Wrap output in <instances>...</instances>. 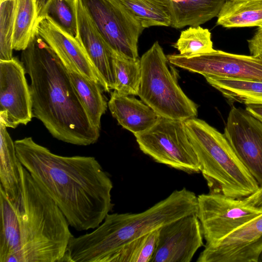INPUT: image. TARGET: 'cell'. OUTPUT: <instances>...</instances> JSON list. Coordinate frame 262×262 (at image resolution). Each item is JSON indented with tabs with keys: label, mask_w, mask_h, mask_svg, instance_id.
Segmentation results:
<instances>
[{
	"label": "cell",
	"mask_w": 262,
	"mask_h": 262,
	"mask_svg": "<svg viewBox=\"0 0 262 262\" xmlns=\"http://www.w3.org/2000/svg\"><path fill=\"white\" fill-rule=\"evenodd\" d=\"M14 144L21 164L76 230L95 229L112 210L113 183L95 157L56 155L31 137Z\"/></svg>",
	"instance_id": "1"
},
{
	"label": "cell",
	"mask_w": 262,
	"mask_h": 262,
	"mask_svg": "<svg viewBox=\"0 0 262 262\" xmlns=\"http://www.w3.org/2000/svg\"><path fill=\"white\" fill-rule=\"evenodd\" d=\"M21 61L31 80L33 117L60 141L80 146L96 143L100 129L91 121L63 63L37 32L22 51Z\"/></svg>",
	"instance_id": "2"
},
{
	"label": "cell",
	"mask_w": 262,
	"mask_h": 262,
	"mask_svg": "<svg viewBox=\"0 0 262 262\" xmlns=\"http://www.w3.org/2000/svg\"><path fill=\"white\" fill-rule=\"evenodd\" d=\"M197 211L198 196L183 188L142 212L108 213L93 231L71 238L63 262H110L130 242Z\"/></svg>",
	"instance_id": "3"
},
{
	"label": "cell",
	"mask_w": 262,
	"mask_h": 262,
	"mask_svg": "<svg viewBox=\"0 0 262 262\" xmlns=\"http://www.w3.org/2000/svg\"><path fill=\"white\" fill-rule=\"evenodd\" d=\"M17 207L20 246L12 262H62L71 238L69 224L55 202L20 162Z\"/></svg>",
	"instance_id": "4"
},
{
	"label": "cell",
	"mask_w": 262,
	"mask_h": 262,
	"mask_svg": "<svg viewBox=\"0 0 262 262\" xmlns=\"http://www.w3.org/2000/svg\"><path fill=\"white\" fill-rule=\"evenodd\" d=\"M184 125L209 192L241 199L257 190L258 183L224 134L196 117L184 121Z\"/></svg>",
	"instance_id": "5"
},
{
	"label": "cell",
	"mask_w": 262,
	"mask_h": 262,
	"mask_svg": "<svg viewBox=\"0 0 262 262\" xmlns=\"http://www.w3.org/2000/svg\"><path fill=\"white\" fill-rule=\"evenodd\" d=\"M138 96L159 116L185 121L196 117L198 106L179 86L167 56L158 41L140 58Z\"/></svg>",
	"instance_id": "6"
},
{
	"label": "cell",
	"mask_w": 262,
	"mask_h": 262,
	"mask_svg": "<svg viewBox=\"0 0 262 262\" xmlns=\"http://www.w3.org/2000/svg\"><path fill=\"white\" fill-rule=\"evenodd\" d=\"M134 136L140 150L155 162L189 174L200 172L184 121L160 117L150 128Z\"/></svg>",
	"instance_id": "7"
},
{
	"label": "cell",
	"mask_w": 262,
	"mask_h": 262,
	"mask_svg": "<svg viewBox=\"0 0 262 262\" xmlns=\"http://www.w3.org/2000/svg\"><path fill=\"white\" fill-rule=\"evenodd\" d=\"M104 41L114 52L139 58L138 41L144 28L121 0H81Z\"/></svg>",
	"instance_id": "8"
},
{
	"label": "cell",
	"mask_w": 262,
	"mask_h": 262,
	"mask_svg": "<svg viewBox=\"0 0 262 262\" xmlns=\"http://www.w3.org/2000/svg\"><path fill=\"white\" fill-rule=\"evenodd\" d=\"M262 213V209L219 193L198 196L196 215L201 223L205 245L214 243Z\"/></svg>",
	"instance_id": "9"
},
{
	"label": "cell",
	"mask_w": 262,
	"mask_h": 262,
	"mask_svg": "<svg viewBox=\"0 0 262 262\" xmlns=\"http://www.w3.org/2000/svg\"><path fill=\"white\" fill-rule=\"evenodd\" d=\"M173 66L206 76L262 82V59L251 55L213 51L193 55L167 56Z\"/></svg>",
	"instance_id": "10"
},
{
	"label": "cell",
	"mask_w": 262,
	"mask_h": 262,
	"mask_svg": "<svg viewBox=\"0 0 262 262\" xmlns=\"http://www.w3.org/2000/svg\"><path fill=\"white\" fill-rule=\"evenodd\" d=\"M224 134L239 159L261 186L262 122L246 109L233 106Z\"/></svg>",
	"instance_id": "11"
},
{
	"label": "cell",
	"mask_w": 262,
	"mask_h": 262,
	"mask_svg": "<svg viewBox=\"0 0 262 262\" xmlns=\"http://www.w3.org/2000/svg\"><path fill=\"white\" fill-rule=\"evenodd\" d=\"M21 61L0 60V121L7 127L27 125L33 117L32 102Z\"/></svg>",
	"instance_id": "12"
},
{
	"label": "cell",
	"mask_w": 262,
	"mask_h": 262,
	"mask_svg": "<svg viewBox=\"0 0 262 262\" xmlns=\"http://www.w3.org/2000/svg\"><path fill=\"white\" fill-rule=\"evenodd\" d=\"M262 252V213L221 239L205 245L197 262H258Z\"/></svg>",
	"instance_id": "13"
},
{
	"label": "cell",
	"mask_w": 262,
	"mask_h": 262,
	"mask_svg": "<svg viewBox=\"0 0 262 262\" xmlns=\"http://www.w3.org/2000/svg\"><path fill=\"white\" fill-rule=\"evenodd\" d=\"M201 223L196 213L160 229L158 244L151 262H190L204 246Z\"/></svg>",
	"instance_id": "14"
},
{
	"label": "cell",
	"mask_w": 262,
	"mask_h": 262,
	"mask_svg": "<svg viewBox=\"0 0 262 262\" xmlns=\"http://www.w3.org/2000/svg\"><path fill=\"white\" fill-rule=\"evenodd\" d=\"M36 32L51 48L67 69L73 70L95 81L104 91L109 92L77 37L68 33L47 17L38 20Z\"/></svg>",
	"instance_id": "15"
},
{
	"label": "cell",
	"mask_w": 262,
	"mask_h": 262,
	"mask_svg": "<svg viewBox=\"0 0 262 262\" xmlns=\"http://www.w3.org/2000/svg\"><path fill=\"white\" fill-rule=\"evenodd\" d=\"M77 34L76 37L104 81L109 92L114 90L115 74L113 50L108 46L81 0H75Z\"/></svg>",
	"instance_id": "16"
},
{
	"label": "cell",
	"mask_w": 262,
	"mask_h": 262,
	"mask_svg": "<svg viewBox=\"0 0 262 262\" xmlns=\"http://www.w3.org/2000/svg\"><path fill=\"white\" fill-rule=\"evenodd\" d=\"M108 107L118 123L134 135L147 130L160 118L142 100L115 91L111 94Z\"/></svg>",
	"instance_id": "17"
},
{
	"label": "cell",
	"mask_w": 262,
	"mask_h": 262,
	"mask_svg": "<svg viewBox=\"0 0 262 262\" xmlns=\"http://www.w3.org/2000/svg\"><path fill=\"white\" fill-rule=\"evenodd\" d=\"M227 0H165L171 27H196L217 17Z\"/></svg>",
	"instance_id": "18"
},
{
	"label": "cell",
	"mask_w": 262,
	"mask_h": 262,
	"mask_svg": "<svg viewBox=\"0 0 262 262\" xmlns=\"http://www.w3.org/2000/svg\"><path fill=\"white\" fill-rule=\"evenodd\" d=\"M19 160L17 156L14 142L0 121V186L8 198L17 203L20 197Z\"/></svg>",
	"instance_id": "19"
},
{
	"label": "cell",
	"mask_w": 262,
	"mask_h": 262,
	"mask_svg": "<svg viewBox=\"0 0 262 262\" xmlns=\"http://www.w3.org/2000/svg\"><path fill=\"white\" fill-rule=\"evenodd\" d=\"M0 262H12L20 246L17 207L0 186Z\"/></svg>",
	"instance_id": "20"
},
{
	"label": "cell",
	"mask_w": 262,
	"mask_h": 262,
	"mask_svg": "<svg viewBox=\"0 0 262 262\" xmlns=\"http://www.w3.org/2000/svg\"><path fill=\"white\" fill-rule=\"evenodd\" d=\"M216 24L226 28L262 27V0H227Z\"/></svg>",
	"instance_id": "21"
},
{
	"label": "cell",
	"mask_w": 262,
	"mask_h": 262,
	"mask_svg": "<svg viewBox=\"0 0 262 262\" xmlns=\"http://www.w3.org/2000/svg\"><path fill=\"white\" fill-rule=\"evenodd\" d=\"M67 70L91 121L100 129L101 118L108 106V103L102 92V88L95 81L73 70Z\"/></svg>",
	"instance_id": "22"
},
{
	"label": "cell",
	"mask_w": 262,
	"mask_h": 262,
	"mask_svg": "<svg viewBox=\"0 0 262 262\" xmlns=\"http://www.w3.org/2000/svg\"><path fill=\"white\" fill-rule=\"evenodd\" d=\"M230 102L262 105V82L205 77Z\"/></svg>",
	"instance_id": "23"
},
{
	"label": "cell",
	"mask_w": 262,
	"mask_h": 262,
	"mask_svg": "<svg viewBox=\"0 0 262 262\" xmlns=\"http://www.w3.org/2000/svg\"><path fill=\"white\" fill-rule=\"evenodd\" d=\"M38 11L36 0H16L13 48L23 51L36 33Z\"/></svg>",
	"instance_id": "24"
},
{
	"label": "cell",
	"mask_w": 262,
	"mask_h": 262,
	"mask_svg": "<svg viewBox=\"0 0 262 262\" xmlns=\"http://www.w3.org/2000/svg\"><path fill=\"white\" fill-rule=\"evenodd\" d=\"M38 20L47 17L76 37L77 19L75 0H36Z\"/></svg>",
	"instance_id": "25"
},
{
	"label": "cell",
	"mask_w": 262,
	"mask_h": 262,
	"mask_svg": "<svg viewBox=\"0 0 262 262\" xmlns=\"http://www.w3.org/2000/svg\"><path fill=\"white\" fill-rule=\"evenodd\" d=\"M114 91L125 95H138L141 81L140 59L126 57L113 51Z\"/></svg>",
	"instance_id": "26"
},
{
	"label": "cell",
	"mask_w": 262,
	"mask_h": 262,
	"mask_svg": "<svg viewBox=\"0 0 262 262\" xmlns=\"http://www.w3.org/2000/svg\"><path fill=\"white\" fill-rule=\"evenodd\" d=\"M121 1L144 29L171 27V18L165 0Z\"/></svg>",
	"instance_id": "27"
},
{
	"label": "cell",
	"mask_w": 262,
	"mask_h": 262,
	"mask_svg": "<svg viewBox=\"0 0 262 262\" xmlns=\"http://www.w3.org/2000/svg\"><path fill=\"white\" fill-rule=\"evenodd\" d=\"M160 229L127 243L112 256L110 262H151L156 250Z\"/></svg>",
	"instance_id": "28"
},
{
	"label": "cell",
	"mask_w": 262,
	"mask_h": 262,
	"mask_svg": "<svg viewBox=\"0 0 262 262\" xmlns=\"http://www.w3.org/2000/svg\"><path fill=\"white\" fill-rule=\"evenodd\" d=\"M172 46L183 55L206 53L214 50L210 31L200 26L183 30Z\"/></svg>",
	"instance_id": "29"
},
{
	"label": "cell",
	"mask_w": 262,
	"mask_h": 262,
	"mask_svg": "<svg viewBox=\"0 0 262 262\" xmlns=\"http://www.w3.org/2000/svg\"><path fill=\"white\" fill-rule=\"evenodd\" d=\"M0 4V60H11L16 0H2Z\"/></svg>",
	"instance_id": "30"
},
{
	"label": "cell",
	"mask_w": 262,
	"mask_h": 262,
	"mask_svg": "<svg viewBox=\"0 0 262 262\" xmlns=\"http://www.w3.org/2000/svg\"><path fill=\"white\" fill-rule=\"evenodd\" d=\"M247 41L251 55L262 59V27Z\"/></svg>",
	"instance_id": "31"
},
{
	"label": "cell",
	"mask_w": 262,
	"mask_h": 262,
	"mask_svg": "<svg viewBox=\"0 0 262 262\" xmlns=\"http://www.w3.org/2000/svg\"><path fill=\"white\" fill-rule=\"evenodd\" d=\"M249 204L262 209V186L248 196L244 199Z\"/></svg>",
	"instance_id": "32"
},
{
	"label": "cell",
	"mask_w": 262,
	"mask_h": 262,
	"mask_svg": "<svg viewBox=\"0 0 262 262\" xmlns=\"http://www.w3.org/2000/svg\"><path fill=\"white\" fill-rule=\"evenodd\" d=\"M246 110L252 115L262 122V105H248Z\"/></svg>",
	"instance_id": "33"
},
{
	"label": "cell",
	"mask_w": 262,
	"mask_h": 262,
	"mask_svg": "<svg viewBox=\"0 0 262 262\" xmlns=\"http://www.w3.org/2000/svg\"><path fill=\"white\" fill-rule=\"evenodd\" d=\"M258 262H262V252H261L259 257Z\"/></svg>",
	"instance_id": "34"
}]
</instances>
